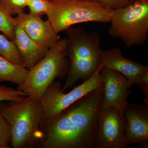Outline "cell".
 Segmentation results:
<instances>
[{"instance_id": "cell-1", "label": "cell", "mask_w": 148, "mask_h": 148, "mask_svg": "<svg viewBox=\"0 0 148 148\" xmlns=\"http://www.w3.org/2000/svg\"><path fill=\"white\" fill-rule=\"evenodd\" d=\"M103 86L89 92L53 117L40 124L38 144L43 148H93L97 113Z\"/></svg>"}, {"instance_id": "cell-2", "label": "cell", "mask_w": 148, "mask_h": 148, "mask_svg": "<svg viewBox=\"0 0 148 148\" xmlns=\"http://www.w3.org/2000/svg\"><path fill=\"white\" fill-rule=\"evenodd\" d=\"M65 32L68 36L65 51L70 66L61 88L64 92L79 79L86 81L103 65L100 53L101 37L98 32L87 33L82 28L72 27Z\"/></svg>"}, {"instance_id": "cell-3", "label": "cell", "mask_w": 148, "mask_h": 148, "mask_svg": "<svg viewBox=\"0 0 148 148\" xmlns=\"http://www.w3.org/2000/svg\"><path fill=\"white\" fill-rule=\"evenodd\" d=\"M0 114L10 127L11 147L32 148L38 144L42 117L40 101L27 96L21 101H2Z\"/></svg>"}, {"instance_id": "cell-4", "label": "cell", "mask_w": 148, "mask_h": 148, "mask_svg": "<svg viewBox=\"0 0 148 148\" xmlns=\"http://www.w3.org/2000/svg\"><path fill=\"white\" fill-rule=\"evenodd\" d=\"M67 38L60 39L49 48L45 56L29 70L27 79L17 89L40 101L44 93L57 78L68 75L70 62L66 56Z\"/></svg>"}, {"instance_id": "cell-5", "label": "cell", "mask_w": 148, "mask_h": 148, "mask_svg": "<svg viewBox=\"0 0 148 148\" xmlns=\"http://www.w3.org/2000/svg\"><path fill=\"white\" fill-rule=\"evenodd\" d=\"M46 15L58 34L73 25L84 22H110L112 10L91 0H49Z\"/></svg>"}, {"instance_id": "cell-6", "label": "cell", "mask_w": 148, "mask_h": 148, "mask_svg": "<svg viewBox=\"0 0 148 148\" xmlns=\"http://www.w3.org/2000/svg\"><path fill=\"white\" fill-rule=\"evenodd\" d=\"M108 34L128 48L143 45L147 39L148 0H135L123 8L113 10Z\"/></svg>"}, {"instance_id": "cell-7", "label": "cell", "mask_w": 148, "mask_h": 148, "mask_svg": "<svg viewBox=\"0 0 148 148\" xmlns=\"http://www.w3.org/2000/svg\"><path fill=\"white\" fill-rule=\"evenodd\" d=\"M103 66L99 67L89 79L67 93L61 90L62 85L60 82L55 80L52 82L40 100L42 106L40 123L60 113L92 90L103 86L100 74Z\"/></svg>"}, {"instance_id": "cell-8", "label": "cell", "mask_w": 148, "mask_h": 148, "mask_svg": "<svg viewBox=\"0 0 148 148\" xmlns=\"http://www.w3.org/2000/svg\"><path fill=\"white\" fill-rule=\"evenodd\" d=\"M97 120L93 148H124L127 146L123 111L112 106H100L97 113Z\"/></svg>"}, {"instance_id": "cell-9", "label": "cell", "mask_w": 148, "mask_h": 148, "mask_svg": "<svg viewBox=\"0 0 148 148\" xmlns=\"http://www.w3.org/2000/svg\"><path fill=\"white\" fill-rule=\"evenodd\" d=\"M125 134L127 145L148 147V106L127 103L123 109Z\"/></svg>"}, {"instance_id": "cell-10", "label": "cell", "mask_w": 148, "mask_h": 148, "mask_svg": "<svg viewBox=\"0 0 148 148\" xmlns=\"http://www.w3.org/2000/svg\"><path fill=\"white\" fill-rule=\"evenodd\" d=\"M100 74L103 83V96L101 106H112L123 111L131 94L129 83L122 74L103 66Z\"/></svg>"}, {"instance_id": "cell-11", "label": "cell", "mask_w": 148, "mask_h": 148, "mask_svg": "<svg viewBox=\"0 0 148 148\" xmlns=\"http://www.w3.org/2000/svg\"><path fill=\"white\" fill-rule=\"evenodd\" d=\"M101 61L103 66L118 72L125 77L131 88L148 71V66L125 58L119 47L110 49L101 50Z\"/></svg>"}, {"instance_id": "cell-12", "label": "cell", "mask_w": 148, "mask_h": 148, "mask_svg": "<svg viewBox=\"0 0 148 148\" xmlns=\"http://www.w3.org/2000/svg\"><path fill=\"white\" fill-rule=\"evenodd\" d=\"M16 21L32 39L49 48L61 39L56 34L48 20L45 21L40 16L24 13L17 14Z\"/></svg>"}, {"instance_id": "cell-13", "label": "cell", "mask_w": 148, "mask_h": 148, "mask_svg": "<svg viewBox=\"0 0 148 148\" xmlns=\"http://www.w3.org/2000/svg\"><path fill=\"white\" fill-rule=\"evenodd\" d=\"M14 41L21 55L24 66L28 70L41 60L49 49L32 39L17 21L14 27Z\"/></svg>"}, {"instance_id": "cell-14", "label": "cell", "mask_w": 148, "mask_h": 148, "mask_svg": "<svg viewBox=\"0 0 148 148\" xmlns=\"http://www.w3.org/2000/svg\"><path fill=\"white\" fill-rule=\"evenodd\" d=\"M28 73L25 66L14 64L0 55V82H8L19 85L25 81Z\"/></svg>"}, {"instance_id": "cell-15", "label": "cell", "mask_w": 148, "mask_h": 148, "mask_svg": "<svg viewBox=\"0 0 148 148\" xmlns=\"http://www.w3.org/2000/svg\"><path fill=\"white\" fill-rule=\"evenodd\" d=\"M0 55L14 64L24 66L22 58L14 42L9 40L6 36L1 33Z\"/></svg>"}, {"instance_id": "cell-16", "label": "cell", "mask_w": 148, "mask_h": 148, "mask_svg": "<svg viewBox=\"0 0 148 148\" xmlns=\"http://www.w3.org/2000/svg\"><path fill=\"white\" fill-rule=\"evenodd\" d=\"M16 19L10 15L0 1V32L10 40H13L14 37V27Z\"/></svg>"}, {"instance_id": "cell-17", "label": "cell", "mask_w": 148, "mask_h": 148, "mask_svg": "<svg viewBox=\"0 0 148 148\" xmlns=\"http://www.w3.org/2000/svg\"><path fill=\"white\" fill-rule=\"evenodd\" d=\"M27 94L18 89L0 85V102L2 101H18L24 100Z\"/></svg>"}, {"instance_id": "cell-18", "label": "cell", "mask_w": 148, "mask_h": 148, "mask_svg": "<svg viewBox=\"0 0 148 148\" xmlns=\"http://www.w3.org/2000/svg\"><path fill=\"white\" fill-rule=\"evenodd\" d=\"M8 13L12 16L23 12L29 0H0Z\"/></svg>"}, {"instance_id": "cell-19", "label": "cell", "mask_w": 148, "mask_h": 148, "mask_svg": "<svg viewBox=\"0 0 148 148\" xmlns=\"http://www.w3.org/2000/svg\"><path fill=\"white\" fill-rule=\"evenodd\" d=\"M27 6L32 15L41 16L47 14L49 7V0H29Z\"/></svg>"}, {"instance_id": "cell-20", "label": "cell", "mask_w": 148, "mask_h": 148, "mask_svg": "<svg viewBox=\"0 0 148 148\" xmlns=\"http://www.w3.org/2000/svg\"><path fill=\"white\" fill-rule=\"evenodd\" d=\"M10 127L5 119L0 114V148H12Z\"/></svg>"}, {"instance_id": "cell-21", "label": "cell", "mask_w": 148, "mask_h": 148, "mask_svg": "<svg viewBox=\"0 0 148 148\" xmlns=\"http://www.w3.org/2000/svg\"><path fill=\"white\" fill-rule=\"evenodd\" d=\"M102 4L112 10H115L125 7L135 0H91Z\"/></svg>"}, {"instance_id": "cell-22", "label": "cell", "mask_w": 148, "mask_h": 148, "mask_svg": "<svg viewBox=\"0 0 148 148\" xmlns=\"http://www.w3.org/2000/svg\"><path fill=\"white\" fill-rule=\"evenodd\" d=\"M135 84L145 95L144 102L145 105L148 106V71L140 77Z\"/></svg>"}]
</instances>
